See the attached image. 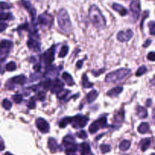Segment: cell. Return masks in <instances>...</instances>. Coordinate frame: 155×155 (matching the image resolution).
<instances>
[{
	"instance_id": "1",
	"label": "cell",
	"mask_w": 155,
	"mask_h": 155,
	"mask_svg": "<svg viewBox=\"0 0 155 155\" xmlns=\"http://www.w3.org/2000/svg\"><path fill=\"white\" fill-rule=\"evenodd\" d=\"M89 15L92 23L96 28L102 29L104 27L106 24V20L102 15V12L95 5H92L90 7Z\"/></svg>"
},
{
	"instance_id": "2",
	"label": "cell",
	"mask_w": 155,
	"mask_h": 155,
	"mask_svg": "<svg viewBox=\"0 0 155 155\" xmlns=\"http://www.w3.org/2000/svg\"><path fill=\"white\" fill-rule=\"evenodd\" d=\"M57 23L59 25L60 28L65 33H69L71 30L72 26H71V22L70 20V17L68 15V13L64 8H61L60 10L57 15Z\"/></svg>"
},
{
	"instance_id": "3",
	"label": "cell",
	"mask_w": 155,
	"mask_h": 155,
	"mask_svg": "<svg viewBox=\"0 0 155 155\" xmlns=\"http://www.w3.org/2000/svg\"><path fill=\"white\" fill-rule=\"evenodd\" d=\"M131 71L129 69L121 68V69L117 70V71H113V72L108 73L106 76L105 81L107 82H109V83L120 82L123 79L128 77Z\"/></svg>"
},
{
	"instance_id": "4",
	"label": "cell",
	"mask_w": 155,
	"mask_h": 155,
	"mask_svg": "<svg viewBox=\"0 0 155 155\" xmlns=\"http://www.w3.org/2000/svg\"><path fill=\"white\" fill-rule=\"evenodd\" d=\"M63 145L65 147L67 155H77L76 152L78 150V146L75 142L74 138L71 136H67L63 138Z\"/></svg>"
},
{
	"instance_id": "5",
	"label": "cell",
	"mask_w": 155,
	"mask_h": 155,
	"mask_svg": "<svg viewBox=\"0 0 155 155\" xmlns=\"http://www.w3.org/2000/svg\"><path fill=\"white\" fill-rule=\"evenodd\" d=\"M89 121V117L83 115H77L75 117H71V124L74 128H82Z\"/></svg>"
},
{
	"instance_id": "6",
	"label": "cell",
	"mask_w": 155,
	"mask_h": 155,
	"mask_svg": "<svg viewBox=\"0 0 155 155\" xmlns=\"http://www.w3.org/2000/svg\"><path fill=\"white\" fill-rule=\"evenodd\" d=\"M13 46V42L10 40H2L1 45H0V59L3 61L4 59L8 56L10 50L12 49Z\"/></svg>"
},
{
	"instance_id": "7",
	"label": "cell",
	"mask_w": 155,
	"mask_h": 155,
	"mask_svg": "<svg viewBox=\"0 0 155 155\" xmlns=\"http://www.w3.org/2000/svg\"><path fill=\"white\" fill-rule=\"evenodd\" d=\"M106 126H107V118L106 117H102V118L94 121L92 124L90 125L89 131L93 134V133H95L97 131L99 130L100 129L104 128Z\"/></svg>"
},
{
	"instance_id": "8",
	"label": "cell",
	"mask_w": 155,
	"mask_h": 155,
	"mask_svg": "<svg viewBox=\"0 0 155 155\" xmlns=\"http://www.w3.org/2000/svg\"><path fill=\"white\" fill-rule=\"evenodd\" d=\"M38 23L43 27H50L53 23V17L49 14L45 12L38 17Z\"/></svg>"
},
{
	"instance_id": "9",
	"label": "cell",
	"mask_w": 155,
	"mask_h": 155,
	"mask_svg": "<svg viewBox=\"0 0 155 155\" xmlns=\"http://www.w3.org/2000/svg\"><path fill=\"white\" fill-rule=\"evenodd\" d=\"M55 47L52 46L48 50H47L42 55V60L46 66H49L55 60Z\"/></svg>"
},
{
	"instance_id": "10",
	"label": "cell",
	"mask_w": 155,
	"mask_h": 155,
	"mask_svg": "<svg viewBox=\"0 0 155 155\" xmlns=\"http://www.w3.org/2000/svg\"><path fill=\"white\" fill-rule=\"evenodd\" d=\"M130 11L132 12V17H134L136 21L138 19L140 16V12H141V7H140L139 0H132L129 6Z\"/></svg>"
},
{
	"instance_id": "11",
	"label": "cell",
	"mask_w": 155,
	"mask_h": 155,
	"mask_svg": "<svg viewBox=\"0 0 155 155\" xmlns=\"http://www.w3.org/2000/svg\"><path fill=\"white\" fill-rule=\"evenodd\" d=\"M20 4H21V6H23L24 8L30 13V16L32 17L33 21H34L36 15H37V10L35 9V8L33 6V5L31 4L28 0H21Z\"/></svg>"
},
{
	"instance_id": "12",
	"label": "cell",
	"mask_w": 155,
	"mask_h": 155,
	"mask_svg": "<svg viewBox=\"0 0 155 155\" xmlns=\"http://www.w3.org/2000/svg\"><path fill=\"white\" fill-rule=\"evenodd\" d=\"M36 125L38 129L42 133H47L49 131V124L48 122L42 118H38L36 120Z\"/></svg>"
},
{
	"instance_id": "13",
	"label": "cell",
	"mask_w": 155,
	"mask_h": 155,
	"mask_svg": "<svg viewBox=\"0 0 155 155\" xmlns=\"http://www.w3.org/2000/svg\"><path fill=\"white\" fill-rule=\"evenodd\" d=\"M132 35H133V32L131 30H127L126 31H120L117 33V39L120 42H127L132 38Z\"/></svg>"
},
{
	"instance_id": "14",
	"label": "cell",
	"mask_w": 155,
	"mask_h": 155,
	"mask_svg": "<svg viewBox=\"0 0 155 155\" xmlns=\"http://www.w3.org/2000/svg\"><path fill=\"white\" fill-rule=\"evenodd\" d=\"M64 84L63 83L62 81H61L59 79H55L53 81L52 83V86L51 88V92L52 93H55V94H58L61 91H62L64 89Z\"/></svg>"
},
{
	"instance_id": "15",
	"label": "cell",
	"mask_w": 155,
	"mask_h": 155,
	"mask_svg": "<svg viewBox=\"0 0 155 155\" xmlns=\"http://www.w3.org/2000/svg\"><path fill=\"white\" fill-rule=\"evenodd\" d=\"M48 145L49 147L50 151H52V153H55V152H57V151H60L61 150V147L57 144V141H56L55 138H50L48 141Z\"/></svg>"
},
{
	"instance_id": "16",
	"label": "cell",
	"mask_w": 155,
	"mask_h": 155,
	"mask_svg": "<svg viewBox=\"0 0 155 155\" xmlns=\"http://www.w3.org/2000/svg\"><path fill=\"white\" fill-rule=\"evenodd\" d=\"M27 46H28L29 48L33 51V52H38L40 51V44H39V42L33 39H29L28 42H27Z\"/></svg>"
},
{
	"instance_id": "17",
	"label": "cell",
	"mask_w": 155,
	"mask_h": 155,
	"mask_svg": "<svg viewBox=\"0 0 155 155\" xmlns=\"http://www.w3.org/2000/svg\"><path fill=\"white\" fill-rule=\"evenodd\" d=\"M79 149L80 151L81 155H92L90 150V146L88 143H82L79 146Z\"/></svg>"
},
{
	"instance_id": "18",
	"label": "cell",
	"mask_w": 155,
	"mask_h": 155,
	"mask_svg": "<svg viewBox=\"0 0 155 155\" xmlns=\"http://www.w3.org/2000/svg\"><path fill=\"white\" fill-rule=\"evenodd\" d=\"M112 8H113V10H115L116 12H118L121 16H125L126 15H127L128 12H127V10L123 7L120 4H117V3H114L112 6Z\"/></svg>"
},
{
	"instance_id": "19",
	"label": "cell",
	"mask_w": 155,
	"mask_h": 155,
	"mask_svg": "<svg viewBox=\"0 0 155 155\" xmlns=\"http://www.w3.org/2000/svg\"><path fill=\"white\" fill-rule=\"evenodd\" d=\"M27 81V77H25L24 75H20V76H16V77H13L11 80V82L15 84L19 85H24Z\"/></svg>"
},
{
	"instance_id": "20",
	"label": "cell",
	"mask_w": 155,
	"mask_h": 155,
	"mask_svg": "<svg viewBox=\"0 0 155 155\" xmlns=\"http://www.w3.org/2000/svg\"><path fill=\"white\" fill-rule=\"evenodd\" d=\"M136 114L139 118L144 119L147 117V111L145 107H142V106H138L136 107Z\"/></svg>"
},
{
	"instance_id": "21",
	"label": "cell",
	"mask_w": 155,
	"mask_h": 155,
	"mask_svg": "<svg viewBox=\"0 0 155 155\" xmlns=\"http://www.w3.org/2000/svg\"><path fill=\"white\" fill-rule=\"evenodd\" d=\"M122 89H123V88H122V86H117V87H115V88H113L112 89L110 90L109 92H107V95H109L110 97L117 96L122 92Z\"/></svg>"
},
{
	"instance_id": "22",
	"label": "cell",
	"mask_w": 155,
	"mask_h": 155,
	"mask_svg": "<svg viewBox=\"0 0 155 155\" xmlns=\"http://www.w3.org/2000/svg\"><path fill=\"white\" fill-rule=\"evenodd\" d=\"M124 111H123V110H120V111H118V112L114 115L115 122L119 123V124L122 123V122H123V120H124Z\"/></svg>"
},
{
	"instance_id": "23",
	"label": "cell",
	"mask_w": 155,
	"mask_h": 155,
	"mask_svg": "<svg viewBox=\"0 0 155 155\" xmlns=\"http://www.w3.org/2000/svg\"><path fill=\"white\" fill-rule=\"evenodd\" d=\"M98 95V92L96 91V90H92L91 92H89L87 94V96H86V99L88 101L89 103H92L95 101V100L97 98Z\"/></svg>"
},
{
	"instance_id": "24",
	"label": "cell",
	"mask_w": 155,
	"mask_h": 155,
	"mask_svg": "<svg viewBox=\"0 0 155 155\" xmlns=\"http://www.w3.org/2000/svg\"><path fill=\"white\" fill-rule=\"evenodd\" d=\"M151 145V139L148 138H144L140 142V147L142 151H145Z\"/></svg>"
},
{
	"instance_id": "25",
	"label": "cell",
	"mask_w": 155,
	"mask_h": 155,
	"mask_svg": "<svg viewBox=\"0 0 155 155\" xmlns=\"http://www.w3.org/2000/svg\"><path fill=\"white\" fill-rule=\"evenodd\" d=\"M62 78H63L64 80L65 81L67 85H69V86H73V85H74V81H73V78H72L71 75L68 73H67V72L63 73V74H62Z\"/></svg>"
},
{
	"instance_id": "26",
	"label": "cell",
	"mask_w": 155,
	"mask_h": 155,
	"mask_svg": "<svg viewBox=\"0 0 155 155\" xmlns=\"http://www.w3.org/2000/svg\"><path fill=\"white\" fill-rule=\"evenodd\" d=\"M149 129V124H148L147 122H142V123L139 125V127H138V131L140 133H142V134H145V133L148 132Z\"/></svg>"
},
{
	"instance_id": "27",
	"label": "cell",
	"mask_w": 155,
	"mask_h": 155,
	"mask_svg": "<svg viewBox=\"0 0 155 155\" xmlns=\"http://www.w3.org/2000/svg\"><path fill=\"white\" fill-rule=\"evenodd\" d=\"M131 143L128 140H123L122 142H121V143L120 144V145H119V147H120V151H126L130 147Z\"/></svg>"
},
{
	"instance_id": "28",
	"label": "cell",
	"mask_w": 155,
	"mask_h": 155,
	"mask_svg": "<svg viewBox=\"0 0 155 155\" xmlns=\"http://www.w3.org/2000/svg\"><path fill=\"white\" fill-rule=\"evenodd\" d=\"M82 86L86 89H89L91 88L93 84H92V82H90L88 80V77L86 76V74H84L82 76Z\"/></svg>"
},
{
	"instance_id": "29",
	"label": "cell",
	"mask_w": 155,
	"mask_h": 155,
	"mask_svg": "<svg viewBox=\"0 0 155 155\" xmlns=\"http://www.w3.org/2000/svg\"><path fill=\"white\" fill-rule=\"evenodd\" d=\"M68 124H71V117H66L61 119V120L59 122V127L61 128H64Z\"/></svg>"
},
{
	"instance_id": "30",
	"label": "cell",
	"mask_w": 155,
	"mask_h": 155,
	"mask_svg": "<svg viewBox=\"0 0 155 155\" xmlns=\"http://www.w3.org/2000/svg\"><path fill=\"white\" fill-rule=\"evenodd\" d=\"M0 18L3 21H9V20H12L14 18L13 15L11 13H5V12H1V15H0Z\"/></svg>"
},
{
	"instance_id": "31",
	"label": "cell",
	"mask_w": 155,
	"mask_h": 155,
	"mask_svg": "<svg viewBox=\"0 0 155 155\" xmlns=\"http://www.w3.org/2000/svg\"><path fill=\"white\" fill-rule=\"evenodd\" d=\"M52 83H53V81H52V80H50V79H48V80H45L42 83V88L44 89H51L52 86Z\"/></svg>"
},
{
	"instance_id": "32",
	"label": "cell",
	"mask_w": 155,
	"mask_h": 155,
	"mask_svg": "<svg viewBox=\"0 0 155 155\" xmlns=\"http://www.w3.org/2000/svg\"><path fill=\"white\" fill-rule=\"evenodd\" d=\"M16 68H17V66L14 61H11L6 65V70L7 71H15Z\"/></svg>"
},
{
	"instance_id": "33",
	"label": "cell",
	"mask_w": 155,
	"mask_h": 155,
	"mask_svg": "<svg viewBox=\"0 0 155 155\" xmlns=\"http://www.w3.org/2000/svg\"><path fill=\"white\" fill-rule=\"evenodd\" d=\"M70 92H71L70 90L63 89L62 91H61L58 94H57V98H59V99H64V98H65L66 97H67V95L69 94Z\"/></svg>"
},
{
	"instance_id": "34",
	"label": "cell",
	"mask_w": 155,
	"mask_h": 155,
	"mask_svg": "<svg viewBox=\"0 0 155 155\" xmlns=\"http://www.w3.org/2000/svg\"><path fill=\"white\" fill-rule=\"evenodd\" d=\"M147 67H145V66H142V67H140L139 68H138V70H137V71H136V75L137 76V77H140V76H142L143 74H145V73L147 72Z\"/></svg>"
},
{
	"instance_id": "35",
	"label": "cell",
	"mask_w": 155,
	"mask_h": 155,
	"mask_svg": "<svg viewBox=\"0 0 155 155\" xmlns=\"http://www.w3.org/2000/svg\"><path fill=\"white\" fill-rule=\"evenodd\" d=\"M68 50H69V48H68V46H64L62 48H61V51L59 52V57H64L66 55H67V54L68 53Z\"/></svg>"
},
{
	"instance_id": "36",
	"label": "cell",
	"mask_w": 155,
	"mask_h": 155,
	"mask_svg": "<svg viewBox=\"0 0 155 155\" xmlns=\"http://www.w3.org/2000/svg\"><path fill=\"white\" fill-rule=\"evenodd\" d=\"M2 105V107H4L6 110H9L10 108L12 107V102H10L9 100L6 99H6L3 100Z\"/></svg>"
},
{
	"instance_id": "37",
	"label": "cell",
	"mask_w": 155,
	"mask_h": 155,
	"mask_svg": "<svg viewBox=\"0 0 155 155\" xmlns=\"http://www.w3.org/2000/svg\"><path fill=\"white\" fill-rule=\"evenodd\" d=\"M36 99L39 100V101H41V102H42V101H44L45 98H46V92H43V91H40V92H38V94L36 95Z\"/></svg>"
},
{
	"instance_id": "38",
	"label": "cell",
	"mask_w": 155,
	"mask_h": 155,
	"mask_svg": "<svg viewBox=\"0 0 155 155\" xmlns=\"http://www.w3.org/2000/svg\"><path fill=\"white\" fill-rule=\"evenodd\" d=\"M12 99L16 104H20L22 101H23V96L21 95H14L12 96Z\"/></svg>"
},
{
	"instance_id": "39",
	"label": "cell",
	"mask_w": 155,
	"mask_h": 155,
	"mask_svg": "<svg viewBox=\"0 0 155 155\" xmlns=\"http://www.w3.org/2000/svg\"><path fill=\"white\" fill-rule=\"evenodd\" d=\"M100 149H101L102 153L106 154L111 151V147L109 145H102L100 146Z\"/></svg>"
},
{
	"instance_id": "40",
	"label": "cell",
	"mask_w": 155,
	"mask_h": 155,
	"mask_svg": "<svg viewBox=\"0 0 155 155\" xmlns=\"http://www.w3.org/2000/svg\"><path fill=\"white\" fill-rule=\"evenodd\" d=\"M35 99L36 98L35 97H32V98L30 99L28 104H27V107L30 108V109H33L36 107V102H35Z\"/></svg>"
},
{
	"instance_id": "41",
	"label": "cell",
	"mask_w": 155,
	"mask_h": 155,
	"mask_svg": "<svg viewBox=\"0 0 155 155\" xmlns=\"http://www.w3.org/2000/svg\"><path fill=\"white\" fill-rule=\"evenodd\" d=\"M148 27L150 29V33L151 35H155V22L154 21H150L148 23Z\"/></svg>"
},
{
	"instance_id": "42",
	"label": "cell",
	"mask_w": 155,
	"mask_h": 155,
	"mask_svg": "<svg viewBox=\"0 0 155 155\" xmlns=\"http://www.w3.org/2000/svg\"><path fill=\"white\" fill-rule=\"evenodd\" d=\"M77 136H78L79 138H81V139H85V138H86L87 137H88V135H87L86 131L81 130L79 132H77Z\"/></svg>"
},
{
	"instance_id": "43",
	"label": "cell",
	"mask_w": 155,
	"mask_h": 155,
	"mask_svg": "<svg viewBox=\"0 0 155 155\" xmlns=\"http://www.w3.org/2000/svg\"><path fill=\"white\" fill-rule=\"evenodd\" d=\"M147 59L149 60V61H155V52H151L148 53L147 56Z\"/></svg>"
},
{
	"instance_id": "44",
	"label": "cell",
	"mask_w": 155,
	"mask_h": 155,
	"mask_svg": "<svg viewBox=\"0 0 155 155\" xmlns=\"http://www.w3.org/2000/svg\"><path fill=\"white\" fill-rule=\"evenodd\" d=\"M11 8V6L8 5V3H6L5 2H1V9L5 10V9H10Z\"/></svg>"
},
{
	"instance_id": "45",
	"label": "cell",
	"mask_w": 155,
	"mask_h": 155,
	"mask_svg": "<svg viewBox=\"0 0 155 155\" xmlns=\"http://www.w3.org/2000/svg\"><path fill=\"white\" fill-rule=\"evenodd\" d=\"M33 70H34L36 72H39V71H40L41 70V65L40 64H36V65L33 67Z\"/></svg>"
},
{
	"instance_id": "46",
	"label": "cell",
	"mask_w": 155,
	"mask_h": 155,
	"mask_svg": "<svg viewBox=\"0 0 155 155\" xmlns=\"http://www.w3.org/2000/svg\"><path fill=\"white\" fill-rule=\"evenodd\" d=\"M7 27H8V24H6V23H3V22H2V23H1V27H0V30H1V32H2V31H4Z\"/></svg>"
},
{
	"instance_id": "47",
	"label": "cell",
	"mask_w": 155,
	"mask_h": 155,
	"mask_svg": "<svg viewBox=\"0 0 155 155\" xmlns=\"http://www.w3.org/2000/svg\"><path fill=\"white\" fill-rule=\"evenodd\" d=\"M83 61H84V59L81 60V61H79L77 63V67L79 68V69H80L81 67L82 66V64H83Z\"/></svg>"
},
{
	"instance_id": "48",
	"label": "cell",
	"mask_w": 155,
	"mask_h": 155,
	"mask_svg": "<svg viewBox=\"0 0 155 155\" xmlns=\"http://www.w3.org/2000/svg\"><path fill=\"white\" fill-rule=\"evenodd\" d=\"M151 43V41L150 40V39H147V41H146L145 43L143 44V47H145V48H147V46H149L150 44Z\"/></svg>"
},
{
	"instance_id": "49",
	"label": "cell",
	"mask_w": 155,
	"mask_h": 155,
	"mask_svg": "<svg viewBox=\"0 0 155 155\" xmlns=\"http://www.w3.org/2000/svg\"><path fill=\"white\" fill-rule=\"evenodd\" d=\"M151 84L153 85V86H155V76L153 77V79L151 80Z\"/></svg>"
},
{
	"instance_id": "50",
	"label": "cell",
	"mask_w": 155,
	"mask_h": 155,
	"mask_svg": "<svg viewBox=\"0 0 155 155\" xmlns=\"http://www.w3.org/2000/svg\"><path fill=\"white\" fill-rule=\"evenodd\" d=\"M151 101L150 99H148L147 101V106H151Z\"/></svg>"
},
{
	"instance_id": "51",
	"label": "cell",
	"mask_w": 155,
	"mask_h": 155,
	"mask_svg": "<svg viewBox=\"0 0 155 155\" xmlns=\"http://www.w3.org/2000/svg\"><path fill=\"white\" fill-rule=\"evenodd\" d=\"M4 150V142H3V140L2 139V148H1V151H3Z\"/></svg>"
},
{
	"instance_id": "52",
	"label": "cell",
	"mask_w": 155,
	"mask_h": 155,
	"mask_svg": "<svg viewBox=\"0 0 155 155\" xmlns=\"http://www.w3.org/2000/svg\"><path fill=\"white\" fill-rule=\"evenodd\" d=\"M5 155H13V154H10V153H8H8H6Z\"/></svg>"
},
{
	"instance_id": "53",
	"label": "cell",
	"mask_w": 155,
	"mask_h": 155,
	"mask_svg": "<svg viewBox=\"0 0 155 155\" xmlns=\"http://www.w3.org/2000/svg\"><path fill=\"white\" fill-rule=\"evenodd\" d=\"M151 155H155V154H151Z\"/></svg>"
}]
</instances>
